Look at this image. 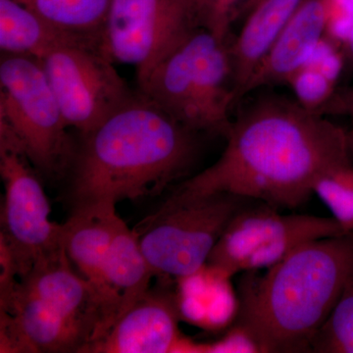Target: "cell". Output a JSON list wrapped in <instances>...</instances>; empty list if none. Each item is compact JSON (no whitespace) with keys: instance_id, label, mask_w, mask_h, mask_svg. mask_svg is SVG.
<instances>
[{"instance_id":"6da1fadb","label":"cell","mask_w":353,"mask_h":353,"mask_svg":"<svg viewBox=\"0 0 353 353\" xmlns=\"http://www.w3.org/2000/svg\"><path fill=\"white\" fill-rule=\"evenodd\" d=\"M219 159L188 179L178 199L227 194L296 209L321 176L352 158L347 129L282 95H265L239 113Z\"/></svg>"},{"instance_id":"7a4b0ae2","label":"cell","mask_w":353,"mask_h":353,"mask_svg":"<svg viewBox=\"0 0 353 353\" xmlns=\"http://www.w3.org/2000/svg\"><path fill=\"white\" fill-rule=\"evenodd\" d=\"M199 134L136 92L82 136L70 166L74 208L157 196L192 168Z\"/></svg>"},{"instance_id":"3957f363","label":"cell","mask_w":353,"mask_h":353,"mask_svg":"<svg viewBox=\"0 0 353 353\" xmlns=\"http://www.w3.org/2000/svg\"><path fill=\"white\" fill-rule=\"evenodd\" d=\"M353 279V232L309 241L268 268L246 272L234 323L261 352H310Z\"/></svg>"},{"instance_id":"277c9868","label":"cell","mask_w":353,"mask_h":353,"mask_svg":"<svg viewBox=\"0 0 353 353\" xmlns=\"http://www.w3.org/2000/svg\"><path fill=\"white\" fill-rule=\"evenodd\" d=\"M138 92L196 134L227 138L233 121V71L229 44L197 27L145 75Z\"/></svg>"},{"instance_id":"5b68a950","label":"cell","mask_w":353,"mask_h":353,"mask_svg":"<svg viewBox=\"0 0 353 353\" xmlns=\"http://www.w3.org/2000/svg\"><path fill=\"white\" fill-rule=\"evenodd\" d=\"M68 129L41 61L1 54L0 143L24 153L41 173L59 175L76 152Z\"/></svg>"},{"instance_id":"8992f818","label":"cell","mask_w":353,"mask_h":353,"mask_svg":"<svg viewBox=\"0 0 353 353\" xmlns=\"http://www.w3.org/2000/svg\"><path fill=\"white\" fill-rule=\"evenodd\" d=\"M246 201L227 194L190 199L169 197L136 231L154 277L169 282L201 270Z\"/></svg>"},{"instance_id":"52a82bcc","label":"cell","mask_w":353,"mask_h":353,"mask_svg":"<svg viewBox=\"0 0 353 353\" xmlns=\"http://www.w3.org/2000/svg\"><path fill=\"white\" fill-rule=\"evenodd\" d=\"M334 217L281 214L263 203H245L234 215L209 255L208 266L227 277L270 268L309 241L347 234Z\"/></svg>"},{"instance_id":"ba28073f","label":"cell","mask_w":353,"mask_h":353,"mask_svg":"<svg viewBox=\"0 0 353 353\" xmlns=\"http://www.w3.org/2000/svg\"><path fill=\"white\" fill-rule=\"evenodd\" d=\"M39 61L67 124L82 136L94 131L136 94L97 41H67Z\"/></svg>"},{"instance_id":"9c48e42d","label":"cell","mask_w":353,"mask_h":353,"mask_svg":"<svg viewBox=\"0 0 353 353\" xmlns=\"http://www.w3.org/2000/svg\"><path fill=\"white\" fill-rule=\"evenodd\" d=\"M197 27L192 0H111L99 46L138 80Z\"/></svg>"},{"instance_id":"30bf717a","label":"cell","mask_w":353,"mask_h":353,"mask_svg":"<svg viewBox=\"0 0 353 353\" xmlns=\"http://www.w3.org/2000/svg\"><path fill=\"white\" fill-rule=\"evenodd\" d=\"M31 165L17 148L0 145V175L6 190L0 240L12 253L19 279L63 246L62 224L50 220V201Z\"/></svg>"},{"instance_id":"8fae6325","label":"cell","mask_w":353,"mask_h":353,"mask_svg":"<svg viewBox=\"0 0 353 353\" xmlns=\"http://www.w3.org/2000/svg\"><path fill=\"white\" fill-rule=\"evenodd\" d=\"M181 318L176 292L148 290L82 353H199V343L181 334Z\"/></svg>"},{"instance_id":"7c38bea8","label":"cell","mask_w":353,"mask_h":353,"mask_svg":"<svg viewBox=\"0 0 353 353\" xmlns=\"http://www.w3.org/2000/svg\"><path fill=\"white\" fill-rule=\"evenodd\" d=\"M0 310L1 352L82 353L90 343L85 332L23 289L19 282Z\"/></svg>"},{"instance_id":"4fadbf2b","label":"cell","mask_w":353,"mask_h":353,"mask_svg":"<svg viewBox=\"0 0 353 353\" xmlns=\"http://www.w3.org/2000/svg\"><path fill=\"white\" fill-rule=\"evenodd\" d=\"M153 277L154 274L139 245L138 234L124 223L111 243L99 277L92 285L101 314L92 343L108 333L121 316L145 296Z\"/></svg>"},{"instance_id":"5bb4252c","label":"cell","mask_w":353,"mask_h":353,"mask_svg":"<svg viewBox=\"0 0 353 353\" xmlns=\"http://www.w3.org/2000/svg\"><path fill=\"white\" fill-rule=\"evenodd\" d=\"M19 284L85 332L90 343L94 341L101 321L99 301L92 285L74 270L63 246L39 260Z\"/></svg>"},{"instance_id":"9a60e30c","label":"cell","mask_w":353,"mask_h":353,"mask_svg":"<svg viewBox=\"0 0 353 353\" xmlns=\"http://www.w3.org/2000/svg\"><path fill=\"white\" fill-rule=\"evenodd\" d=\"M328 24L327 0H303L246 83L243 99L260 88L288 83L312 57Z\"/></svg>"},{"instance_id":"2e32d148","label":"cell","mask_w":353,"mask_h":353,"mask_svg":"<svg viewBox=\"0 0 353 353\" xmlns=\"http://www.w3.org/2000/svg\"><path fill=\"white\" fill-rule=\"evenodd\" d=\"M116 204L97 202L76 206L62 224V245L78 273L94 284L111 243L124 224Z\"/></svg>"},{"instance_id":"e0dca14e","label":"cell","mask_w":353,"mask_h":353,"mask_svg":"<svg viewBox=\"0 0 353 353\" xmlns=\"http://www.w3.org/2000/svg\"><path fill=\"white\" fill-rule=\"evenodd\" d=\"M303 2V0H259L250 9L238 38L229 44L234 104L243 99L246 83Z\"/></svg>"},{"instance_id":"ac0fdd59","label":"cell","mask_w":353,"mask_h":353,"mask_svg":"<svg viewBox=\"0 0 353 353\" xmlns=\"http://www.w3.org/2000/svg\"><path fill=\"white\" fill-rule=\"evenodd\" d=\"M181 316L206 329H222L238 315L239 301L230 278L212 267H202L188 277L176 281Z\"/></svg>"},{"instance_id":"d6986e66","label":"cell","mask_w":353,"mask_h":353,"mask_svg":"<svg viewBox=\"0 0 353 353\" xmlns=\"http://www.w3.org/2000/svg\"><path fill=\"white\" fill-rule=\"evenodd\" d=\"M79 39L85 38L57 29L17 0H0L1 54L41 60L59 44Z\"/></svg>"},{"instance_id":"ffe728a7","label":"cell","mask_w":353,"mask_h":353,"mask_svg":"<svg viewBox=\"0 0 353 353\" xmlns=\"http://www.w3.org/2000/svg\"><path fill=\"white\" fill-rule=\"evenodd\" d=\"M57 29L99 43L111 0H17Z\"/></svg>"},{"instance_id":"44dd1931","label":"cell","mask_w":353,"mask_h":353,"mask_svg":"<svg viewBox=\"0 0 353 353\" xmlns=\"http://www.w3.org/2000/svg\"><path fill=\"white\" fill-rule=\"evenodd\" d=\"M314 194L330 209L345 232H353V159H348L318 180Z\"/></svg>"},{"instance_id":"7402d4cb","label":"cell","mask_w":353,"mask_h":353,"mask_svg":"<svg viewBox=\"0 0 353 353\" xmlns=\"http://www.w3.org/2000/svg\"><path fill=\"white\" fill-rule=\"evenodd\" d=\"M310 352L353 353V279L316 334Z\"/></svg>"},{"instance_id":"603a6c76","label":"cell","mask_w":353,"mask_h":353,"mask_svg":"<svg viewBox=\"0 0 353 353\" xmlns=\"http://www.w3.org/2000/svg\"><path fill=\"white\" fill-rule=\"evenodd\" d=\"M288 83L294 90L296 101L312 111L320 108L338 87L336 81L310 65H304Z\"/></svg>"},{"instance_id":"cb8c5ba5","label":"cell","mask_w":353,"mask_h":353,"mask_svg":"<svg viewBox=\"0 0 353 353\" xmlns=\"http://www.w3.org/2000/svg\"><path fill=\"white\" fill-rule=\"evenodd\" d=\"M199 27L227 41L234 7L240 0H192Z\"/></svg>"},{"instance_id":"d4e9b609","label":"cell","mask_w":353,"mask_h":353,"mask_svg":"<svg viewBox=\"0 0 353 353\" xmlns=\"http://www.w3.org/2000/svg\"><path fill=\"white\" fill-rule=\"evenodd\" d=\"M199 353L261 352L252 336L234 322L219 340L214 343H199Z\"/></svg>"},{"instance_id":"484cf974","label":"cell","mask_w":353,"mask_h":353,"mask_svg":"<svg viewBox=\"0 0 353 353\" xmlns=\"http://www.w3.org/2000/svg\"><path fill=\"white\" fill-rule=\"evenodd\" d=\"M329 41L340 48L353 29V0H327Z\"/></svg>"},{"instance_id":"4316f807","label":"cell","mask_w":353,"mask_h":353,"mask_svg":"<svg viewBox=\"0 0 353 353\" xmlns=\"http://www.w3.org/2000/svg\"><path fill=\"white\" fill-rule=\"evenodd\" d=\"M314 112L327 117H353V85L336 87L331 97Z\"/></svg>"},{"instance_id":"83f0119b","label":"cell","mask_w":353,"mask_h":353,"mask_svg":"<svg viewBox=\"0 0 353 353\" xmlns=\"http://www.w3.org/2000/svg\"><path fill=\"white\" fill-rule=\"evenodd\" d=\"M343 60V72L341 78H350L353 76V29L348 34L347 38L341 43L339 48Z\"/></svg>"},{"instance_id":"f1b7e54d","label":"cell","mask_w":353,"mask_h":353,"mask_svg":"<svg viewBox=\"0 0 353 353\" xmlns=\"http://www.w3.org/2000/svg\"><path fill=\"white\" fill-rule=\"evenodd\" d=\"M348 146L353 159V129H347Z\"/></svg>"},{"instance_id":"f546056e","label":"cell","mask_w":353,"mask_h":353,"mask_svg":"<svg viewBox=\"0 0 353 353\" xmlns=\"http://www.w3.org/2000/svg\"><path fill=\"white\" fill-rule=\"evenodd\" d=\"M257 1H259V0H248V3H246L245 6L246 8L252 9V7L257 3Z\"/></svg>"}]
</instances>
